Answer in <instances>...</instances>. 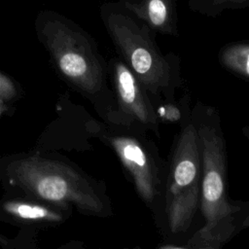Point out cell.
I'll return each mask as SVG.
<instances>
[{"mask_svg": "<svg viewBox=\"0 0 249 249\" xmlns=\"http://www.w3.org/2000/svg\"><path fill=\"white\" fill-rule=\"evenodd\" d=\"M191 110L186 112L179 124L167 161L163 240H174L187 234L199 210L201 154Z\"/></svg>", "mask_w": 249, "mask_h": 249, "instance_id": "3", "label": "cell"}, {"mask_svg": "<svg viewBox=\"0 0 249 249\" xmlns=\"http://www.w3.org/2000/svg\"><path fill=\"white\" fill-rule=\"evenodd\" d=\"M37 191L46 199L60 200L67 194L68 184L59 176H48L38 183Z\"/></svg>", "mask_w": 249, "mask_h": 249, "instance_id": "10", "label": "cell"}, {"mask_svg": "<svg viewBox=\"0 0 249 249\" xmlns=\"http://www.w3.org/2000/svg\"><path fill=\"white\" fill-rule=\"evenodd\" d=\"M190 95L187 93L182 96L178 101L175 100H163L155 105V111L160 124H180L184 115L192 107Z\"/></svg>", "mask_w": 249, "mask_h": 249, "instance_id": "9", "label": "cell"}, {"mask_svg": "<svg viewBox=\"0 0 249 249\" xmlns=\"http://www.w3.org/2000/svg\"><path fill=\"white\" fill-rule=\"evenodd\" d=\"M101 138L115 152L137 196L150 211L153 221L164 236V183L167 162L148 133L108 123L99 128Z\"/></svg>", "mask_w": 249, "mask_h": 249, "instance_id": "4", "label": "cell"}, {"mask_svg": "<svg viewBox=\"0 0 249 249\" xmlns=\"http://www.w3.org/2000/svg\"><path fill=\"white\" fill-rule=\"evenodd\" d=\"M117 3L155 33L179 36L177 0H118Z\"/></svg>", "mask_w": 249, "mask_h": 249, "instance_id": "6", "label": "cell"}, {"mask_svg": "<svg viewBox=\"0 0 249 249\" xmlns=\"http://www.w3.org/2000/svg\"><path fill=\"white\" fill-rule=\"evenodd\" d=\"M100 17L121 59L142 83L154 106L163 100H175L176 91L183 85L179 56L163 53L156 33L117 2L103 3Z\"/></svg>", "mask_w": 249, "mask_h": 249, "instance_id": "2", "label": "cell"}, {"mask_svg": "<svg viewBox=\"0 0 249 249\" xmlns=\"http://www.w3.org/2000/svg\"><path fill=\"white\" fill-rule=\"evenodd\" d=\"M218 61L228 72L249 81V41H236L224 45L218 53Z\"/></svg>", "mask_w": 249, "mask_h": 249, "instance_id": "7", "label": "cell"}, {"mask_svg": "<svg viewBox=\"0 0 249 249\" xmlns=\"http://www.w3.org/2000/svg\"><path fill=\"white\" fill-rule=\"evenodd\" d=\"M189 8L199 15L216 18L226 10H240L249 7V0H188Z\"/></svg>", "mask_w": 249, "mask_h": 249, "instance_id": "8", "label": "cell"}, {"mask_svg": "<svg viewBox=\"0 0 249 249\" xmlns=\"http://www.w3.org/2000/svg\"><path fill=\"white\" fill-rule=\"evenodd\" d=\"M7 209L24 219H40L49 216L48 210L36 205L12 203L7 205Z\"/></svg>", "mask_w": 249, "mask_h": 249, "instance_id": "11", "label": "cell"}, {"mask_svg": "<svg viewBox=\"0 0 249 249\" xmlns=\"http://www.w3.org/2000/svg\"><path fill=\"white\" fill-rule=\"evenodd\" d=\"M109 72L113 83L116 107L108 123L118 124L152 132L160 137V122L155 111L153 101L142 85L127 65L120 58H113L109 63Z\"/></svg>", "mask_w": 249, "mask_h": 249, "instance_id": "5", "label": "cell"}, {"mask_svg": "<svg viewBox=\"0 0 249 249\" xmlns=\"http://www.w3.org/2000/svg\"><path fill=\"white\" fill-rule=\"evenodd\" d=\"M201 154L199 211L204 224L186 241L188 249H220L249 228V200L228 192V157L218 109L197 100L191 110Z\"/></svg>", "mask_w": 249, "mask_h": 249, "instance_id": "1", "label": "cell"}, {"mask_svg": "<svg viewBox=\"0 0 249 249\" xmlns=\"http://www.w3.org/2000/svg\"><path fill=\"white\" fill-rule=\"evenodd\" d=\"M0 85H1V79H0Z\"/></svg>", "mask_w": 249, "mask_h": 249, "instance_id": "12", "label": "cell"}]
</instances>
